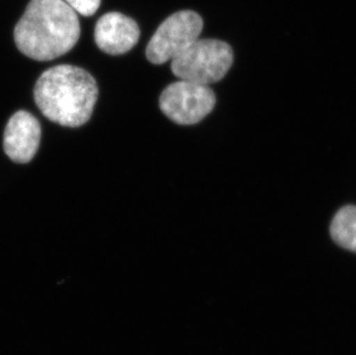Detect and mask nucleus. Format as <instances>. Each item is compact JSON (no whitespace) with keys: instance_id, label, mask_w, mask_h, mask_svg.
Segmentation results:
<instances>
[{"instance_id":"nucleus-1","label":"nucleus","mask_w":356,"mask_h":355,"mask_svg":"<svg viewBox=\"0 0 356 355\" xmlns=\"http://www.w3.org/2000/svg\"><path fill=\"white\" fill-rule=\"evenodd\" d=\"M80 35L78 14L64 0H31L14 29L17 49L38 61L67 54Z\"/></svg>"},{"instance_id":"nucleus-2","label":"nucleus","mask_w":356,"mask_h":355,"mask_svg":"<svg viewBox=\"0 0 356 355\" xmlns=\"http://www.w3.org/2000/svg\"><path fill=\"white\" fill-rule=\"evenodd\" d=\"M34 97L40 112L56 124L80 127L90 119L98 98L97 82L83 68L58 65L38 77Z\"/></svg>"},{"instance_id":"nucleus-3","label":"nucleus","mask_w":356,"mask_h":355,"mask_svg":"<svg viewBox=\"0 0 356 355\" xmlns=\"http://www.w3.org/2000/svg\"><path fill=\"white\" fill-rule=\"evenodd\" d=\"M234 54L229 44L204 38L172 61L171 70L180 80L210 86L222 80L232 66Z\"/></svg>"},{"instance_id":"nucleus-4","label":"nucleus","mask_w":356,"mask_h":355,"mask_svg":"<svg viewBox=\"0 0 356 355\" xmlns=\"http://www.w3.org/2000/svg\"><path fill=\"white\" fill-rule=\"evenodd\" d=\"M203 20L194 10H180L161 22L147 47V58L152 64L173 61L200 38Z\"/></svg>"},{"instance_id":"nucleus-5","label":"nucleus","mask_w":356,"mask_h":355,"mask_svg":"<svg viewBox=\"0 0 356 355\" xmlns=\"http://www.w3.org/2000/svg\"><path fill=\"white\" fill-rule=\"evenodd\" d=\"M211 88L180 80L165 88L159 97L163 113L179 125H193L207 117L215 107Z\"/></svg>"},{"instance_id":"nucleus-6","label":"nucleus","mask_w":356,"mask_h":355,"mask_svg":"<svg viewBox=\"0 0 356 355\" xmlns=\"http://www.w3.org/2000/svg\"><path fill=\"white\" fill-rule=\"evenodd\" d=\"M42 128L38 119L27 111H17L7 123L3 133L5 154L19 164L35 157L40 143Z\"/></svg>"},{"instance_id":"nucleus-7","label":"nucleus","mask_w":356,"mask_h":355,"mask_svg":"<svg viewBox=\"0 0 356 355\" xmlns=\"http://www.w3.org/2000/svg\"><path fill=\"white\" fill-rule=\"evenodd\" d=\"M140 28L131 17L111 12L99 17L95 27V42L99 50L111 56L131 51L138 44Z\"/></svg>"},{"instance_id":"nucleus-8","label":"nucleus","mask_w":356,"mask_h":355,"mask_svg":"<svg viewBox=\"0 0 356 355\" xmlns=\"http://www.w3.org/2000/svg\"><path fill=\"white\" fill-rule=\"evenodd\" d=\"M330 232L337 245L356 253L355 205H346L337 212L331 223Z\"/></svg>"},{"instance_id":"nucleus-9","label":"nucleus","mask_w":356,"mask_h":355,"mask_svg":"<svg viewBox=\"0 0 356 355\" xmlns=\"http://www.w3.org/2000/svg\"><path fill=\"white\" fill-rule=\"evenodd\" d=\"M75 13L91 17L101 6V0H64Z\"/></svg>"}]
</instances>
